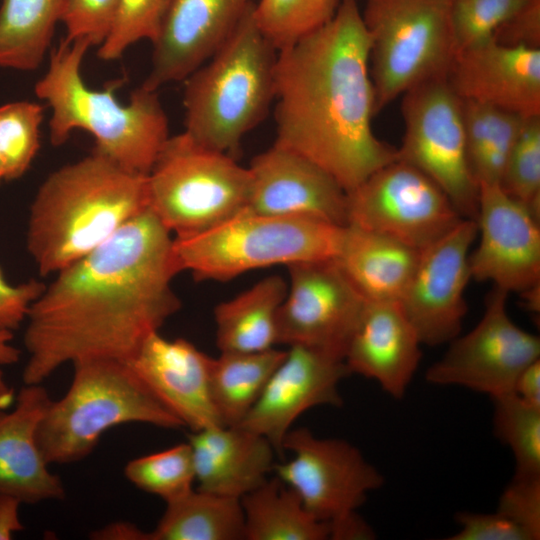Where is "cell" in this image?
I'll list each match as a JSON object with an SVG mask.
<instances>
[{
    "label": "cell",
    "mask_w": 540,
    "mask_h": 540,
    "mask_svg": "<svg viewBox=\"0 0 540 540\" xmlns=\"http://www.w3.org/2000/svg\"><path fill=\"white\" fill-rule=\"evenodd\" d=\"M172 233L148 208L56 273L30 306L24 385L87 359L127 362L181 307Z\"/></svg>",
    "instance_id": "6da1fadb"
},
{
    "label": "cell",
    "mask_w": 540,
    "mask_h": 540,
    "mask_svg": "<svg viewBox=\"0 0 540 540\" xmlns=\"http://www.w3.org/2000/svg\"><path fill=\"white\" fill-rule=\"evenodd\" d=\"M370 37L356 0L278 51L275 144L308 158L347 192L397 160L372 129Z\"/></svg>",
    "instance_id": "7a4b0ae2"
},
{
    "label": "cell",
    "mask_w": 540,
    "mask_h": 540,
    "mask_svg": "<svg viewBox=\"0 0 540 540\" xmlns=\"http://www.w3.org/2000/svg\"><path fill=\"white\" fill-rule=\"evenodd\" d=\"M148 208L147 175L93 150L39 187L30 207L28 252L41 276L56 274Z\"/></svg>",
    "instance_id": "3957f363"
},
{
    "label": "cell",
    "mask_w": 540,
    "mask_h": 540,
    "mask_svg": "<svg viewBox=\"0 0 540 540\" xmlns=\"http://www.w3.org/2000/svg\"><path fill=\"white\" fill-rule=\"evenodd\" d=\"M90 46L85 40L64 39L51 52L48 69L35 84V94L52 109L50 141L62 145L74 129H83L94 137L96 152L147 175L170 137L157 90L141 86L122 105L113 93L119 82L104 90L90 89L81 76Z\"/></svg>",
    "instance_id": "277c9868"
},
{
    "label": "cell",
    "mask_w": 540,
    "mask_h": 540,
    "mask_svg": "<svg viewBox=\"0 0 540 540\" xmlns=\"http://www.w3.org/2000/svg\"><path fill=\"white\" fill-rule=\"evenodd\" d=\"M253 9L254 4L216 53L184 80V132L231 156L275 99L278 50Z\"/></svg>",
    "instance_id": "5b68a950"
},
{
    "label": "cell",
    "mask_w": 540,
    "mask_h": 540,
    "mask_svg": "<svg viewBox=\"0 0 540 540\" xmlns=\"http://www.w3.org/2000/svg\"><path fill=\"white\" fill-rule=\"evenodd\" d=\"M72 382L51 400L37 428V442L49 465L86 458L110 428L143 423L183 427L147 390L126 362L87 359L72 364Z\"/></svg>",
    "instance_id": "8992f818"
},
{
    "label": "cell",
    "mask_w": 540,
    "mask_h": 540,
    "mask_svg": "<svg viewBox=\"0 0 540 540\" xmlns=\"http://www.w3.org/2000/svg\"><path fill=\"white\" fill-rule=\"evenodd\" d=\"M342 228L319 218L245 208L203 231L174 236L173 249L180 272L225 281L260 268L334 259Z\"/></svg>",
    "instance_id": "52a82bcc"
},
{
    "label": "cell",
    "mask_w": 540,
    "mask_h": 540,
    "mask_svg": "<svg viewBox=\"0 0 540 540\" xmlns=\"http://www.w3.org/2000/svg\"><path fill=\"white\" fill-rule=\"evenodd\" d=\"M452 0H366L376 113L415 86L447 77L457 54Z\"/></svg>",
    "instance_id": "ba28073f"
},
{
    "label": "cell",
    "mask_w": 540,
    "mask_h": 540,
    "mask_svg": "<svg viewBox=\"0 0 540 540\" xmlns=\"http://www.w3.org/2000/svg\"><path fill=\"white\" fill-rule=\"evenodd\" d=\"M148 207L174 236L197 233L244 210L250 174L233 156L185 132L169 137L147 174Z\"/></svg>",
    "instance_id": "9c48e42d"
},
{
    "label": "cell",
    "mask_w": 540,
    "mask_h": 540,
    "mask_svg": "<svg viewBox=\"0 0 540 540\" xmlns=\"http://www.w3.org/2000/svg\"><path fill=\"white\" fill-rule=\"evenodd\" d=\"M401 111L404 135L397 159L436 183L463 218L476 220L479 187L468 160L462 100L447 77L408 90Z\"/></svg>",
    "instance_id": "30bf717a"
},
{
    "label": "cell",
    "mask_w": 540,
    "mask_h": 540,
    "mask_svg": "<svg viewBox=\"0 0 540 540\" xmlns=\"http://www.w3.org/2000/svg\"><path fill=\"white\" fill-rule=\"evenodd\" d=\"M347 214V224L420 251L464 219L436 183L399 159L347 192Z\"/></svg>",
    "instance_id": "8fae6325"
},
{
    "label": "cell",
    "mask_w": 540,
    "mask_h": 540,
    "mask_svg": "<svg viewBox=\"0 0 540 540\" xmlns=\"http://www.w3.org/2000/svg\"><path fill=\"white\" fill-rule=\"evenodd\" d=\"M291 459L275 463L274 476L296 492L305 508L329 527L357 514L369 492L384 478L358 448L309 429H291L282 444Z\"/></svg>",
    "instance_id": "7c38bea8"
},
{
    "label": "cell",
    "mask_w": 540,
    "mask_h": 540,
    "mask_svg": "<svg viewBox=\"0 0 540 540\" xmlns=\"http://www.w3.org/2000/svg\"><path fill=\"white\" fill-rule=\"evenodd\" d=\"M508 292L493 287L481 320L450 341L426 372L435 385H457L495 398L513 392L521 371L540 359V339L518 327L507 312Z\"/></svg>",
    "instance_id": "4fadbf2b"
},
{
    "label": "cell",
    "mask_w": 540,
    "mask_h": 540,
    "mask_svg": "<svg viewBox=\"0 0 540 540\" xmlns=\"http://www.w3.org/2000/svg\"><path fill=\"white\" fill-rule=\"evenodd\" d=\"M289 282L278 318V344L320 348L344 359L367 301L334 259L287 266Z\"/></svg>",
    "instance_id": "5bb4252c"
},
{
    "label": "cell",
    "mask_w": 540,
    "mask_h": 540,
    "mask_svg": "<svg viewBox=\"0 0 540 540\" xmlns=\"http://www.w3.org/2000/svg\"><path fill=\"white\" fill-rule=\"evenodd\" d=\"M477 223L462 219L423 249L399 304L422 344L449 343L460 334L467 312L465 289L471 278L469 254Z\"/></svg>",
    "instance_id": "9a60e30c"
},
{
    "label": "cell",
    "mask_w": 540,
    "mask_h": 540,
    "mask_svg": "<svg viewBox=\"0 0 540 540\" xmlns=\"http://www.w3.org/2000/svg\"><path fill=\"white\" fill-rule=\"evenodd\" d=\"M479 243L469 254L471 278L521 293L540 283V227L530 210L499 184L481 183Z\"/></svg>",
    "instance_id": "2e32d148"
},
{
    "label": "cell",
    "mask_w": 540,
    "mask_h": 540,
    "mask_svg": "<svg viewBox=\"0 0 540 540\" xmlns=\"http://www.w3.org/2000/svg\"><path fill=\"white\" fill-rule=\"evenodd\" d=\"M350 374L344 359L329 351L292 345L263 392L237 425L267 438L277 453L301 414L316 406H341L339 383Z\"/></svg>",
    "instance_id": "e0dca14e"
},
{
    "label": "cell",
    "mask_w": 540,
    "mask_h": 540,
    "mask_svg": "<svg viewBox=\"0 0 540 540\" xmlns=\"http://www.w3.org/2000/svg\"><path fill=\"white\" fill-rule=\"evenodd\" d=\"M246 208L280 216H307L338 226L348 222L347 193L324 169L288 148L273 144L249 167Z\"/></svg>",
    "instance_id": "ac0fdd59"
},
{
    "label": "cell",
    "mask_w": 540,
    "mask_h": 540,
    "mask_svg": "<svg viewBox=\"0 0 540 540\" xmlns=\"http://www.w3.org/2000/svg\"><path fill=\"white\" fill-rule=\"evenodd\" d=\"M212 357L183 338L151 333L126 362L155 399L192 431L223 425L210 388Z\"/></svg>",
    "instance_id": "d6986e66"
},
{
    "label": "cell",
    "mask_w": 540,
    "mask_h": 540,
    "mask_svg": "<svg viewBox=\"0 0 540 540\" xmlns=\"http://www.w3.org/2000/svg\"><path fill=\"white\" fill-rule=\"evenodd\" d=\"M256 0H173L142 86L184 81L226 42Z\"/></svg>",
    "instance_id": "ffe728a7"
},
{
    "label": "cell",
    "mask_w": 540,
    "mask_h": 540,
    "mask_svg": "<svg viewBox=\"0 0 540 540\" xmlns=\"http://www.w3.org/2000/svg\"><path fill=\"white\" fill-rule=\"evenodd\" d=\"M447 80L461 99L540 116V48L492 39L458 52Z\"/></svg>",
    "instance_id": "44dd1931"
},
{
    "label": "cell",
    "mask_w": 540,
    "mask_h": 540,
    "mask_svg": "<svg viewBox=\"0 0 540 540\" xmlns=\"http://www.w3.org/2000/svg\"><path fill=\"white\" fill-rule=\"evenodd\" d=\"M422 345L399 302H368L348 341L344 361L350 372L378 382L401 399L419 366Z\"/></svg>",
    "instance_id": "7402d4cb"
},
{
    "label": "cell",
    "mask_w": 540,
    "mask_h": 540,
    "mask_svg": "<svg viewBox=\"0 0 540 540\" xmlns=\"http://www.w3.org/2000/svg\"><path fill=\"white\" fill-rule=\"evenodd\" d=\"M51 399L42 384L24 385L10 411L0 410V495L25 504L64 498L59 476L49 470L37 428Z\"/></svg>",
    "instance_id": "603a6c76"
},
{
    "label": "cell",
    "mask_w": 540,
    "mask_h": 540,
    "mask_svg": "<svg viewBox=\"0 0 540 540\" xmlns=\"http://www.w3.org/2000/svg\"><path fill=\"white\" fill-rule=\"evenodd\" d=\"M198 489L241 499L273 472L275 454L264 436L239 425H217L188 435Z\"/></svg>",
    "instance_id": "cb8c5ba5"
},
{
    "label": "cell",
    "mask_w": 540,
    "mask_h": 540,
    "mask_svg": "<svg viewBox=\"0 0 540 540\" xmlns=\"http://www.w3.org/2000/svg\"><path fill=\"white\" fill-rule=\"evenodd\" d=\"M420 250L353 224L343 226L335 262L368 302H399Z\"/></svg>",
    "instance_id": "d4e9b609"
},
{
    "label": "cell",
    "mask_w": 540,
    "mask_h": 540,
    "mask_svg": "<svg viewBox=\"0 0 540 540\" xmlns=\"http://www.w3.org/2000/svg\"><path fill=\"white\" fill-rule=\"evenodd\" d=\"M287 282L270 275L214 309L220 352H258L278 344V318Z\"/></svg>",
    "instance_id": "484cf974"
},
{
    "label": "cell",
    "mask_w": 540,
    "mask_h": 540,
    "mask_svg": "<svg viewBox=\"0 0 540 540\" xmlns=\"http://www.w3.org/2000/svg\"><path fill=\"white\" fill-rule=\"evenodd\" d=\"M245 540H327L329 524L315 518L276 476L240 499Z\"/></svg>",
    "instance_id": "4316f807"
},
{
    "label": "cell",
    "mask_w": 540,
    "mask_h": 540,
    "mask_svg": "<svg viewBox=\"0 0 540 540\" xmlns=\"http://www.w3.org/2000/svg\"><path fill=\"white\" fill-rule=\"evenodd\" d=\"M244 515L239 499L192 489L166 503L149 540H242Z\"/></svg>",
    "instance_id": "83f0119b"
},
{
    "label": "cell",
    "mask_w": 540,
    "mask_h": 540,
    "mask_svg": "<svg viewBox=\"0 0 540 540\" xmlns=\"http://www.w3.org/2000/svg\"><path fill=\"white\" fill-rule=\"evenodd\" d=\"M285 353L274 347L258 352H220L212 357L211 396L223 425H237L244 419Z\"/></svg>",
    "instance_id": "f1b7e54d"
},
{
    "label": "cell",
    "mask_w": 540,
    "mask_h": 540,
    "mask_svg": "<svg viewBox=\"0 0 540 540\" xmlns=\"http://www.w3.org/2000/svg\"><path fill=\"white\" fill-rule=\"evenodd\" d=\"M63 0H2L0 67L37 69L47 51Z\"/></svg>",
    "instance_id": "f546056e"
},
{
    "label": "cell",
    "mask_w": 540,
    "mask_h": 540,
    "mask_svg": "<svg viewBox=\"0 0 540 540\" xmlns=\"http://www.w3.org/2000/svg\"><path fill=\"white\" fill-rule=\"evenodd\" d=\"M461 100L472 174L478 185L499 184L525 118L486 103Z\"/></svg>",
    "instance_id": "4dcf8cb0"
},
{
    "label": "cell",
    "mask_w": 540,
    "mask_h": 540,
    "mask_svg": "<svg viewBox=\"0 0 540 540\" xmlns=\"http://www.w3.org/2000/svg\"><path fill=\"white\" fill-rule=\"evenodd\" d=\"M341 0H256L257 25L279 51L326 24Z\"/></svg>",
    "instance_id": "1f68e13d"
},
{
    "label": "cell",
    "mask_w": 540,
    "mask_h": 540,
    "mask_svg": "<svg viewBox=\"0 0 540 540\" xmlns=\"http://www.w3.org/2000/svg\"><path fill=\"white\" fill-rule=\"evenodd\" d=\"M494 431L512 451L517 476H540V408L514 393L492 398Z\"/></svg>",
    "instance_id": "d6a6232c"
},
{
    "label": "cell",
    "mask_w": 540,
    "mask_h": 540,
    "mask_svg": "<svg viewBox=\"0 0 540 540\" xmlns=\"http://www.w3.org/2000/svg\"><path fill=\"white\" fill-rule=\"evenodd\" d=\"M125 477L138 489L166 503L193 489L195 472L189 443L144 455L129 461Z\"/></svg>",
    "instance_id": "836d02e7"
},
{
    "label": "cell",
    "mask_w": 540,
    "mask_h": 540,
    "mask_svg": "<svg viewBox=\"0 0 540 540\" xmlns=\"http://www.w3.org/2000/svg\"><path fill=\"white\" fill-rule=\"evenodd\" d=\"M43 107L29 101L0 106V156L4 179L21 177L39 149V127Z\"/></svg>",
    "instance_id": "e575fe53"
},
{
    "label": "cell",
    "mask_w": 540,
    "mask_h": 540,
    "mask_svg": "<svg viewBox=\"0 0 540 540\" xmlns=\"http://www.w3.org/2000/svg\"><path fill=\"white\" fill-rule=\"evenodd\" d=\"M505 193L540 217V116L524 119L499 183Z\"/></svg>",
    "instance_id": "d590c367"
},
{
    "label": "cell",
    "mask_w": 540,
    "mask_h": 540,
    "mask_svg": "<svg viewBox=\"0 0 540 540\" xmlns=\"http://www.w3.org/2000/svg\"><path fill=\"white\" fill-rule=\"evenodd\" d=\"M173 0H118L113 27L98 49L105 61L120 58L139 40L157 38Z\"/></svg>",
    "instance_id": "8d00e7d4"
},
{
    "label": "cell",
    "mask_w": 540,
    "mask_h": 540,
    "mask_svg": "<svg viewBox=\"0 0 540 540\" xmlns=\"http://www.w3.org/2000/svg\"><path fill=\"white\" fill-rule=\"evenodd\" d=\"M529 0H452L457 53L494 38L496 31Z\"/></svg>",
    "instance_id": "74e56055"
},
{
    "label": "cell",
    "mask_w": 540,
    "mask_h": 540,
    "mask_svg": "<svg viewBox=\"0 0 540 540\" xmlns=\"http://www.w3.org/2000/svg\"><path fill=\"white\" fill-rule=\"evenodd\" d=\"M117 5L118 0H63L59 21L65 25V39L100 46L113 27Z\"/></svg>",
    "instance_id": "f35d334b"
},
{
    "label": "cell",
    "mask_w": 540,
    "mask_h": 540,
    "mask_svg": "<svg viewBox=\"0 0 540 540\" xmlns=\"http://www.w3.org/2000/svg\"><path fill=\"white\" fill-rule=\"evenodd\" d=\"M498 512L515 522L531 540L540 538V476L514 475L500 497Z\"/></svg>",
    "instance_id": "ab89813d"
},
{
    "label": "cell",
    "mask_w": 540,
    "mask_h": 540,
    "mask_svg": "<svg viewBox=\"0 0 540 540\" xmlns=\"http://www.w3.org/2000/svg\"><path fill=\"white\" fill-rule=\"evenodd\" d=\"M456 521L460 529L450 540H531L524 529L498 511L460 512Z\"/></svg>",
    "instance_id": "60d3db41"
},
{
    "label": "cell",
    "mask_w": 540,
    "mask_h": 540,
    "mask_svg": "<svg viewBox=\"0 0 540 540\" xmlns=\"http://www.w3.org/2000/svg\"><path fill=\"white\" fill-rule=\"evenodd\" d=\"M44 288L45 285L36 280L11 285L0 271V330L17 329Z\"/></svg>",
    "instance_id": "b9f144b4"
},
{
    "label": "cell",
    "mask_w": 540,
    "mask_h": 540,
    "mask_svg": "<svg viewBox=\"0 0 540 540\" xmlns=\"http://www.w3.org/2000/svg\"><path fill=\"white\" fill-rule=\"evenodd\" d=\"M493 39L505 45L540 48V0H529L496 31Z\"/></svg>",
    "instance_id": "7bdbcfd3"
},
{
    "label": "cell",
    "mask_w": 540,
    "mask_h": 540,
    "mask_svg": "<svg viewBox=\"0 0 540 540\" xmlns=\"http://www.w3.org/2000/svg\"><path fill=\"white\" fill-rule=\"evenodd\" d=\"M512 393L525 403L540 408V359L521 371Z\"/></svg>",
    "instance_id": "ee69618b"
},
{
    "label": "cell",
    "mask_w": 540,
    "mask_h": 540,
    "mask_svg": "<svg viewBox=\"0 0 540 540\" xmlns=\"http://www.w3.org/2000/svg\"><path fill=\"white\" fill-rule=\"evenodd\" d=\"M12 339V331L0 330V365H11L19 361L21 352L11 344ZM14 400L13 388L5 381L0 370V410H7Z\"/></svg>",
    "instance_id": "f6af8a7d"
},
{
    "label": "cell",
    "mask_w": 540,
    "mask_h": 540,
    "mask_svg": "<svg viewBox=\"0 0 540 540\" xmlns=\"http://www.w3.org/2000/svg\"><path fill=\"white\" fill-rule=\"evenodd\" d=\"M20 504L13 497L0 495V540H9L13 533L24 528L19 518Z\"/></svg>",
    "instance_id": "bcb514c9"
},
{
    "label": "cell",
    "mask_w": 540,
    "mask_h": 540,
    "mask_svg": "<svg viewBox=\"0 0 540 540\" xmlns=\"http://www.w3.org/2000/svg\"><path fill=\"white\" fill-rule=\"evenodd\" d=\"M91 538L99 540H149V533L130 522H114L98 529Z\"/></svg>",
    "instance_id": "7dc6e473"
},
{
    "label": "cell",
    "mask_w": 540,
    "mask_h": 540,
    "mask_svg": "<svg viewBox=\"0 0 540 540\" xmlns=\"http://www.w3.org/2000/svg\"><path fill=\"white\" fill-rule=\"evenodd\" d=\"M540 283L523 291L521 297L526 308L532 312H539L540 309Z\"/></svg>",
    "instance_id": "c3c4849f"
},
{
    "label": "cell",
    "mask_w": 540,
    "mask_h": 540,
    "mask_svg": "<svg viewBox=\"0 0 540 540\" xmlns=\"http://www.w3.org/2000/svg\"><path fill=\"white\" fill-rule=\"evenodd\" d=\"M2 180H5L4 179V166H3V162L0 156V183Z\"/></svg>",
    "instance_id": "681fc988"
}]
</instances>
